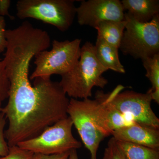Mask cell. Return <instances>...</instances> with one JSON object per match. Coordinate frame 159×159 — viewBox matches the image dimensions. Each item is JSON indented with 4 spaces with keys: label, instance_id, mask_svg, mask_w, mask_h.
I'll return each instance as SVG.
<instances>
[{
    "label": "cell",
    "instance_id": "obj_1",
    "mask_svg": "<svg viewBox=\"0 0 159 159\" xmlns=\"http://www.w3.org/2000/svg\"><path fill=\"white\" fill-rule=\"evenodd\" d=\"M3 61L9 90L8 101L2 108L9 122L5 131L9 147L37 136L46 128L68 117L70 99L59 82L38 78L31 84V59L47 45L38 34L16 31L7 34Z\"/></svg>",
    "mask_w": 159,
    "mask_h": 159
},
{
    "label": "cell",
    "instance_id": "obj_2",
    "mask_svg": "<svg viewBox=\"0 0 159 159\" xmlns=\"http://www.w3.org/2000/svg\"><path fill=\"white\" fill-rule=\"evenodd\" d=\"M107 71L97 59L94 45L87 41L81 48L77 64L70 71L61 76L59 84L71 98L88 99L92 97L94 87L103 89L108 84V80L102 76Z\"/></svg>",
    "mask_w": 159,
    "mask_h": 159
},
{
    "label": "cell",
    "instance_id": "obj_3",
    "mask_svg": "<svg viewBox=\"0 0 159 159\" xmlns=\"http://www.w3.org/2000/svg\"><path fill=\"white\" fill-rule=\"evenodd\" d=\"M81 40L59 41L54 40L51 50L38 52L34 56L35 69L30 80L51 78L56 74L62 76L72 70L79 61Z\"/></svg>",
    "mask_w": 159,
    "mask_h": 159
},
{
    "label": "cell",
    "instance_id": "obj_4",
    "mask_svg": "<svg viewBox=\"0 0 159 159\" xmlns=\"http://www.w3.org/2000/svg\"><path fill=\"white\" fill-rule=\"evenodd\" d=\"M75 0H19L16 5L20 19L32 18L56 27L62 32L73 25L77 12Z\"/></svg>",
    "mask_w": 159,
    "mask_h": 159
},
{
    "label": "cell",
    "instance_id": "obj_5",
    "mask_svg": "<svg viewBox=\"0 0 159 159\" xmlns=\"http://www.w3.org/2000/svg\"><path fill=\"white\" fill-rule=\"evenodd\" d=\"M119 49L124 55L143 60L159 53V15L148 23H140L128 12Z\"/></svg>",
    "mask_w": 159,
    "mask_h": 159
},
{
    "label": "cell",
    "instance_id": "obj_6",
    "mask_svg": "<svg viewBox=\"0 0 159 159\" xmlns=\"http://www.w3.org/2000/svg\"><path fill=\"white\" fill-rule=\"evenodd\" d=\"M73 122L70 117L59 120L37 136L17 144L20 148L33 153L54 155L81 148V142L72 133Z\"/></svg>",
    "mask_w": 159,
    "mask_h": 159
},
{
    "label": "cell",
    "instance_id": "obj_7",
    "mask_svg": "<svg viewBox=\"0 0 159 159\" xmlns=\"http://www.w3.org/2000/svg\"><path fill=\"white\" fill-rule=\"evenodd\" d=\"M122 85L117 86L111 92L102 96L111 105L134 122L152 128L159 129V119L151 107L150 94L134 91H123Z\"/></svg>",
    "mask_w": 159,
    "mask_h": 159
},
{
    "label": "cell",
    "instance_id": "obj_8",
    "mask_svg": "<svg viewBox=\"0 0 159 159\" xmlns=\"http://www.w3.org/2000/svg\"><path fill=\"white\" fill-rule=\"evenodd\" d=\"M98 101L88 99L71 98L67 108L68 116L79 134L85 148L88 149L91 159H97L99 145L105 138L99 130L96 118Z\"/></svg>",
    "mask_w": 159,
    "mask_h": 159
},
{
    "label": "cell",
    "instance_id": "obj_9",
    "mask_svg": "<svg viewBox=\"0 0 159 159\" xmlns=\"http://www.w3.org/2000/svg\"><path fill=\"white\" fill-rule=\"evenodd\" d=\"M119 0H89L81 1L77 8V21L80 25H88L95 29L104 21H122L125 13Z\"/></svg>",
    "mask_w": 159,
    "mask_h": 159
},
{
    "label": "cell",
    "instance_id": "obj_10",
    "mask_svg": "<svg viewBox=\"0 0 159 159\" xmlns=\"http://www.w3.org/2000/svg\"><path fill=\"white\" fill-rule=\"evenodd\" d=\"M95 99L98 102L96 111L97 125L105 138L111 135L114 131L135 122L109 104L102 91H97Z\"/></svg>",
    "mask_w": 159,
    "mask_h": 159
},
{
    "label": "cell",
    "instance_id": "obj_11",
    "mask_svg": "<svg viewBox=\"0 0 159 159\" xmlns=\"http://www.w3.org/2000/svg\"><path fill=\"white\" fill-rule=\"evenodd\" d=\"M111 136L116 141L142 145L159 150V130L134 122L114 131Z\"/></svg>",
    "mask_w": 159,
    "mask_h": 159
},
{
    "label": "cell",
    "instance_id": "obj_12",
    "mask_svg": "<svg viewBox=\"0 0 159 159\" xmlns=\"http://www.w3.org/2000/svg\"><path fill=\"white\" fill-rule=\"evenodd\" d=\"M124 11L140 23L149 22L159 15V0H122Z\"/></svg>",
    "mask_w": 159,
    "mask_h": 159
},
{
    "label": "cell",
    "instance_id": "obj_13",
    "mask_svg": "<svg viewBox=\"0 0 159 159\" xmlns=\"http://www.w3.org/2000/svg\"><path fill=\"white\" fill-rule=\"evenodd\" d=\"M94 48L97 59L103 67L107 70L125 74V68L119 59V48L110 44L98 35Z\"/></svg>",
    "mask_w": 159,
    "mask_h": 159
},
{
    "label": "cell",
    "instance_id": "obj_14",
    "mask_svg": "<svg viewBox=\"0 0 159 159\" xmlns=\"http://www.w3.org/2000/svg\"><path fill=\"white\" fill-rule=\"evenodd\" d=\"M126 21H104L98 24L95 28L97 35L102 38L106 42L119 49Z\"/></svg>",
    "mask_w": 159,
    "mask_h": 159
},
{
    "label": "cell",
    "instance_id": "obj_15",
    "mask_svg": "<svg viewBox=\"0 0 159 159\" xmlns=\"http://www.w3.org/2000/svg\"><path fill=\"white\" fill-rule=\"evenodd\" d=\"M142 61L146 70L145 76L152 84L147 93L150 94L152 100L159 104V53L142 60Z\"/></svg>",
    "mask_w": 159,
    "mask_h": 159
},
{
    "label": "cell",
    "instance_id": "obj_16",
    "mask_svg": "<svg viewBox=\"0 0 159 159\" xmlns=\"http://www.w3.org/2000/svg\"><path fill=\"white\" fill-rule=\"evenodd\" d=\"M116 142L125 159H159L158 150L129 142Z\"/></svg>",
    "mask_w": 159,
    "mask_h": 159
},
{
    "label": "cell",
    "instance_id": "obj_17",
    "mask_svg": "<svg viewBox=\"0 0 159 159\" xmlns=\"http://www.w3.org/2000/svg\"><path fill=\"white\" fill-rule=\"evenodd\" d=\"M9 82L6 74L4 61H0V111L2 108L3 102L9 97Z\"/></svg>",
    "mask_w": 159,
    "mask_h": 159
},
{
    "label": "cell",
    "instance_id": "obj_18",
    "mask_svg": "<svg viewBox=\"0 0 159 159\" xmlns=\"http://www.w3.org/2000/svg\"><path fill=\"white\" fill-rule=\"evenodd\" d=\"M102 159H125L116 144V140L112 137L104 150Z\"/></svg>",
    "mask_w": 159,
    "mask_h": 159
},
{
    "label": "cell",
    "instance_id": "obj_19",
    "mask_svg": "<svg viewBox=\"0 0 159 159\" xmlns=\"http://www.w3.org/2000/svg\"><path fill=\"white\" fill-rule=\"evenodd\" d=\"M7 119L5 114L0 111V157L8 154L9 147L5 136V127Z\"/></svg>",
    "mask_w": 159,
    "mask_h": 159
},
{
    "label": "cell",
    "instance_id": "obj_20",
    "mask_svg": "<svg viewBox=\"0 0 159 159\" xmlns=\"http://www.w3.org/2000/svg\"><path fill=\"white\" fill-rule=\"evenodd\" d=\"M33 153L20 148L17 145L9 147L8 154L0 157V159H31Z\"/></svg>",
    "mask_w": 159,
    "mask_h": 159
},
{
    "label": "cell",
    "instance_id": "obj_21",
    "mask_svg": "<svg viewBox=\"0 0 159 159\" xmlns=\"http://www.w3.org/2000/svg\"><path fill=\"white\" fill-rule=\"evenodd\" d=\"M6 22L4 17L0 16V54L6 51L8 42L6 36Z\"/></svg>",
    "mask_w": 159,
    "mask_h": 159
},
{
    "label": "cell",
    "instance_id": "obj_22",
    "mask_svg": "<svg viewBox=\"0 0 159 159\" xmlns=\"http://www.w3.org/2000/svg\"><path fill=\"white\" fill-rule=\"evenodd\" d=\"M70 151L65 152V153L54 155L34 153L31 159H69Z\"/></svg>",
    "mask_w": 159,
    "mask_h": 159
},
{
    "label": "cell",
    "instance_id": "obj_23",
    "mask_svg": "<svg viewBox=\"0 0 159 159\" xmlns=\"http://www.w3.org/2000/svg\"><path fill=\"white\" fill-rule=\"evenodd\" d=\"M11 2L10 0H0V16H8L10 19H14V17L10 15L9 9Z\"/></svg>",
    "mask_w": 159,
    "mask_h": 159
},
{
    "label": "cell",
    "instance_id": "obj_24",
    "mask_svg": "<svg viewBox=\"0 0 159 159\" xmlns=\"http://www.w3.org/2000/svg\"><path fill=\"white\" fill-rule=\"evenodd\" d=\"M69 159H79L77 155V150L74 149L70 152Z\"/></svg>",
    "mask_w": 159,
    "mask_h": 159
}]
</instances>
